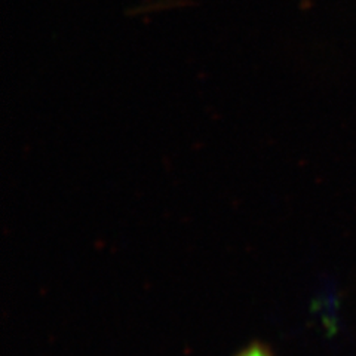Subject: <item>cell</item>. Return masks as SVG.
<instances>
[{"label":"cell","mask_w":356,"mask_h":356,"mask_svg":"<svg viewBox=\"0 0 356 356\" xmlns=\"http://www.w3.org/2000/svg\"><path fill=\"white\" fill-rule=\"evenodd\" d=\"M236 356H273L270 349L263 343H251L250 346L242 349Z\"/></svg>","instance_id":"obj_1"}]
</instances>
